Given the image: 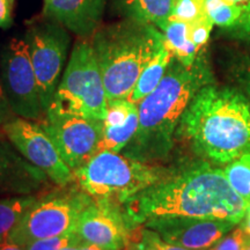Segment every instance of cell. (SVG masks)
Returning <instances> with one entry per match:
<instances>
[{
	"label": "cell",
	"mask_w": 250,
	"mask_h": 250,
	"mask_svg": "<svg viewBox=\"0 0 250 250\" xmlns=\"http://www.w3.org/2000/svg\"><path fill=\"white\" fill-rule=\"evenodd\" d=\"M8 1H11V2H12V4H13V1H14V0H8Z\"/></svg>",
	"instance_id": "obj_37"
},
{
	"label": "cell",
	"mask_w": 250,
	"mask_h": 250,
	"mask_svg": "<svg viewBox=\"0 0 250 250\" xmlns=\"http://www.w3.org/2000/svg\"><path fill=\"white\" fill-rule=\"evenodd\" d=\"M45 18L30 26L24 36L29 46L44 116L61 83L71 41L67 29L61 22L55 19Z\"/></svg>",
	"instance_id": "obj_8"
},
{
	"label": "cell",
	"mask_w": 250,
	"mask_h": 250,
	"mask_svg": "<svg viewBox=\"0 0 250 250\" xmlns=\"http://www.w3.org/2000/svg\"><path fill=\"white\" fill-rule=\"evenodd\" d=\"M73 175L74 182L93 198L111 199L122 205L164 180L159 167L109 151L96 153Z\"/></svg>",
	"instance_id": "obj_5"
},
{
	"label": "cell",
	"mask_w": 250,
	"mask_h": 250,
	"mask_svg": "<svg viewBox=\"0 0 250 250\" xmlns=\"http://www.w3.org/2000/svg\"><path fill=\"white\" fill-rule=\"evenodd\" d=\"M90 43L110 101L127 99L140 73L165 44V37L154 24L124 18L100 27Z\"/></svg>",
	"instance_id": "obj_4"
},
{
	"label": "cell",
	"mask_w": 250,
	"mask_h": 250,
	"mask_svg": "<svg viewBox=\"0 0 250 250\" xmlns=\"http://www.w3.org/2000/svg\"><path fill=\"white\" fill-rule=\"evenodd\" d=\"M132 229L117 202L94 198L78 218L74 233L83 243L121 250L129 245Z\"/></svg>",
	"instance_id": "obj_12"
},
{
	"label": "cell",
	"mask_w": 250,
	"mask_h": 250,
	"mask_svg": "<svg viewBox=\"0 0 250 250\" xmlns=\"http://www.w3.org/2000/svg\"><path fill=\"white\" fill-rule=\"evenodd\" d=\"M224 174L237 195L250 202V153L229 162Z\"/></svg>",
	"instance_id": "obj_21"
},
{
	"label": "cell",
	"mask_w": 250,
	"mask_h": 250,
	"mask_svg": "<svg viewBox=\"0 0 250 250\" xmlns=\"http://www.w3.org/2000/svg\"><path fill=\"white\" fill-rule=\"evenodd\" d=\"M138 234V240L132 242L138 250H191L165 241L158 233L147 227L142 228Z\"/></svg>",
	"instance_id": "obj_25"
},
{
	"label": "cell",
	"mask_w": 250,
	"mask_h": 250,
	"mask_svg": "<svg viewBox=\"0 0 250 250\" xmlns=\"http://www.w3.org/2000/svg\"><path fill=\"white\" fill-rule=\"evenodd\" d=\"M235 223L219 219L189 217L152 218L144 226L165 241L191 250H208L235 227Z\"/></svg>",
	"instance_id": "obj_13"
},
{
	"label": "cell",
	"mask_w": 250,
	"mask_h": 250,
	"mask_svg": "<svg viewBox=\"0 0 250 250\" xmlns=\"http://www.w3.org/2000/svg\"><path fill=\"white\" fill-rule=\"evenodd\" d=\"M156 26L164 34L166 45L169 48L174 58L186 66L192 65L203 49L197 48L190 40L189 24L183 21L168 19L159 22Z\"/></svg>",
	"instance_id": "obj_16"
},
{
	"label": "cell",
	"mask_w": 250,
	"mask_h": 250,
	"mask_svg": "<svg viewBox=\"0 0 250 250\" xmlns=\"http://www.w3.org/2000/svg\"><path fill=\"white\" fill-rule=\"evenodd\" d=\"M139 111L138 105H136L129 116L123 122L117 124L103 123L102 139L99 144L98 153L100 152H115L121 153L125 146L129 144L138 130Z\"/></svg>",
	"instance_id": "obj_19"
},
{
	"label": "cell",
	"mask_w": 250,
	"mask_h": 250,
	"mask_svg": "<svg viewBox=\"0 0 250 250\" xmlns=\"http://www.w3.org/2000/svg\"><path fill=\"white\" fill-rule=\"evenodd\" d=\"M37 195L0 198V240L7 239L24 212L37 201Z\"/></svg>",
	"instance_id": "obj_20"
},
{
	"label": "cell",
	"mask_w": 250,
	"mask_h": 250,
	"mask_svg": "<svg viewBox=\"0 0 250 250\" xmlns=\"http://www.w3.org/2000/svg\"><path fill=\"white\" fill-rule=\"evenodd\" d=\"M180 132L213 164H229L250 153V101L239 90L205 86L190 103Z\"/></svg>",
	"instance_id": "obj_3"
},
{
	"label": "cell",
	"mask_w": 250,
	"mask_h": 250,
	"mask_svg": "<svg viewBox=\"0 0 250 250\" xmlns=\"http://www.w3.org/2000/svg\"><path fill=\"white\" fill-rule=\"evenodd\" d=\"M15 116L11 105H9L8 99L6 96L4 86H2L1 78H0V126H2L5 123H7L9 120H12Z\"/></svg>",
	"instance_id": "obj_29"
},
{
	"label": "cell",
	"mask_w": 250,
	"mask_h": 250,
	"mask_svg": "<svg viewBox=\"0 0 250 250\" xmlns=\"http://www.w3.org/2000/svg\"><path fill=\"white\" fill-rule=\"evenodd\" d=\"M0 78L15 116L41 123L44 118L26 39H11L0 57Z\"/></svg>",
	"instance_id": "obj_9"
},
{
	"label": "cell",
	"mask_w": 250,
	"mask_h": 250,
	"mask_svg": "<svg viewBox=\"0 0 250 250\" xmlns=\"http://www.w3.org/2000/svg\"><path fill=\"white\" fill-rule=\"evenodd\" d=\"M108 96L92 43L78 41L45 114L76 115L103 121Z\"/></svg>",
	"instance_id": "obj_6"
},
{
	"label": "cell",
	"mask_w": 250,
	"mask_h": 250,
	"mask_svg": "<svg viewBox=\"0 0 250 250\" xmlns=\"http://www.w3.org/2000/svg\"><path fill=\"white\" fill-rule=\"evenodd\" d=\"M205 11L214 26L228 29L241 17L243 7L227 0H204Z\"/></svg>",
	"instance_id": "obj_22"
},
{
	"label": "cell",
	"mask_w": 250,
	"mask_h": 250,
	"mask_svg": "<svg viewBox=\"0 0 250 250\" xmlns=\"http://www.w3.org/2000/svg\"><path fill=\"white\" fill-rule=\"evenodd\" d=\"M80 246H71V247H65V248H62L61 250H80L79 248Z\"/></svg>",
	"instance_id": "obj_35"
},
{
	"label": "cell",
	"mask_w": 250,
	"mask_h": 250,
	"mask_svg": "<svg viewBox=\"0 0 250 250\" xmlns=\"http://www.w3.org/2000/svg\"><path fill=\"white\" fill-rule=\"evenodd\" d=\"M48 180L19 153L0 126V196L37 195L49 186Z\"/></svg>",
	"instance_id": "obj_14"
},
{
	"label": "cell",
	"mask_w": 250,
	"mask_h": 250,
	"mask_svg": "<svg viewBox=\"0 0 250 250\" xmlns=\"http://www.w3.org/2000/svg\"><path fill=\"white\" fill-rule=\"evenodd\" d=\"M234 39H237L250 44V4L243 8V12L235 24L225 29Z\"/></svg>",
	"instance_id": "obj_28"
},
{
	"label": "cell",
	"mask_w": 250,
	"mask_h": 250,
	"mask_svg": "<svg viewBox=\"0 0 250 250\" xmlns=\"http://www.w3.org/2000/svg\"><path fill=\"white\" fill-rule=\"evenodd\" d=\"M175 0H114L124 18L144 23L158 24L171 17Z\"/></svg>",
	"instance_id": "obj_17"
},
{
	"label": "cell",
	"mask_w": 250,
	"mask_h": 250,
	"mask_svg": "<svg viewBox=\"0 0 250 250\" xmlns=\"http://www.w3.org/2000/svg\"><path fill=\"white\" fill-rule=\"evenodd\" d=\"M80 250H116V249H110V248H104V247H100L96 245H90V243H83L80 245Z\"/></svg>",
	"instance_id": "obj_33"
},
{
	"label": "cell",
	"mask_w": 250,
	"mask_h": 250,
	"mask_svg": "<svg viewBox=\"0 0 250 250\" xmlns=\"http://www.w3.org/2000/svg\"><path fill=\"white\" fill-rule=\"evenodd\" d=\"M40 124L72 171L98 153L103 134V121L76 115L45 114Z\"/></svg>",
	"instance_id": "obj_11"
},
{
	"label": "cell",
	"mask_w": 250,
	"mask_h": 250,
	"mask_svg": "<svg viewBox=\"0 0 250 250\" xmlns=\"http://www.w3.org/2000/svg\"><path fill=\"white\" fill-rule=\"evenodd\" d=\"M173 59L174 56L165 42V44L161 46L160 50L152 58V61L148 62L147 66L144 68L140 73L136 86L133 87L132 92L130 93L126 100L138 105L161 83L162 78L165 77Z\"/></svg>",
	"instance_id": "obj_18"
},
{
	"label": "cell",
	"mask_w": 250,
	"mask_h": 250,
	"mask_svg": "<svg viewBox=\"0 0 250 250\" xmlns=\"http://www.w3.org/2000/svg\"><path fill=\"white\" fill-rule=\"evenodd\" d=\"M247 250H250V246L248 247V248H247Z\"/></svg>",
	"instance_id": "obj_38"
},
{
	"label": "cell",
	"mask_w": 250,
	"mask_h": 250,
	"mask_svg": "<svg viewBox=\"0 0 250 250\" xmlns=\"http://www.w3.org/2000/svg\"><path fill=\"white\" fill-rule=\"evenodd\" d=\"M93 199L78 184L72 189L37 198L15 225L7 240L22 247L36 240L74 232L78 218Z\"/></svg>",
	"instance_id": "obj_7"
},
{
	"label": "cell",
	"mask_w": 250,
	"mask_h": 250,
	"mask_svg": "<svg viewBox=\"0 0 250 250\" xmlns=\"http://www.w3.org/2000/svg\"><path fill=\"white\" fill-rule=\"evenodd\" d=\"M237 83L242 87L247 95L250 96V61L241 62L235 71Z\"/></svg>",
	"instance_id": "obj_30"
},
{
	"label": "cell",
	"mask_w": 250,
	"mask_h": 250,
	"mask_svg": "<svg viewBox=\"0 0 250 250\" xmlns=\"http://www.w3.org/2000/svg\"><path fill=\"white\" fill-rule=\"evenodd\" d=\"M227 1L233 2V4H235V5L242 6L243 8H245L247 5H249V4H250V0H227Z\"/></svg>",
	"instance_id": "obj_34"
},
{
	"label": "cell",
	"mask_w": 250,
	"mask_h": 250,
	"mask_svg": "<svg viewBox=\"0 0 250 250\" xmlns=\"http://www.w3.org/2000/svg\"><path fill=\"white\" fill-rule=\"evenodd\" d=\"M189 24V36L198 49H203L210 39V34L214 23L212 22L210 18L202 19V20L195 21Z\"/></svg>",
	"instance_id": "obj_27"
},
{
	"label": "cell",
	"mask_w": 250,
	"mask_h": 250,
	"mask_svg": "<svg viewBox=\"0 0 250 250\" xmlns=\"http://www.w3.org/2000/svg\"><path fill=\"white\" fill-rule=\"evenodd\" d=\"M0 250H24L22 247L8 241L7 239L0 240Z\"/></svg>",
	"instance_id": "obj_32"
},
{
	"label": "cell",
	"mask_w": 250,
	"mask_h": 250,
	"mask_svg": "<svg viewBox=\"0 0 250 250\" xmlns=\"http://www.w3.org/2000/svg\"><path fill=\"white\" fill-rule=\"evenodd\" d=\"M205 18H208V15L205 11L204 0H175L169 19L192 23Z\"/></svg>",
	"instance_id": "obj_23"
},
{
	"label": "cell",
	"mask_w": 250,
	"mask_h": 250,
	"mask_svg": "<svg viewBox=\"0 0 250 250\" xmlns=\"http://www.w3.org/2000/svg\"><path fill=\"white\" fill-rule=\"evenodd\" d=\"M250 246V235L241 227L230 230L208 250H247Z\"/></svg>",
	"instance_id": "obj_26"
},
{
	"label": "cell",
	"mask_w": 250,
	"mask_h": 250,
	"mask_svg": "<svg viewBox=\"0 0 250 250\" xmlns=\"http://www.w3.org/2000/svg\"><path fill=\"white\" fill-rule=\"evenodd\" d=\"M19 153L42 170L59 188L74 182L73 171L65 164L55 144L40 123L14 116L1 126Z\"/></svg>",
	"instance_id": "obj_10"
},
{
	"label": "cell",
	"mask_w": 250,
	"mask_h": 250,
	"mask_svg": "<svg viewBox=\"0 0 250 250\" xmlns=\"http://www.w3.org/2000/svg\"><path fill=\"white\" fill-rule=\"evenodd\" d=\"M127 246H129V248H127V250H138V249L136 248V247H134L133 243H130L129 242V245H127Z\"/></svg>",
	"instance_id": "obj_36"
},
{
	"label": "cell",
	"mask_w": 250,
	"mask_h": 250,
	"mask_svg": "<svg viewBox=\"0 0 250 250\" xmlns=\"http://www.w3.org/2000/svg\"><path fill=\"white\" fill-rule=\"evenodd\" d=\"M240 224H241L242 229L250 235V202L248 203V208H247V210H246L245 217H243L242 221Z\"/></svg>",
	"instance_id": "obj_31"
},
{
	"label": "cell",
	"mask_w": 250,
	"mask_h": 250,
	"mask_svg": "<svg viewBox=\"0 0 250 250\" xmlns=\"http://www.w3.org/2000/svg\"><path fill=\"white\" fill-rule=\"evenodd\" d=\"M211 83L213 76L203 50L190 66L174 58L161 83L138 104V130L121 153L143 162L167 155L184 112Z\"/></svg>",
	"instance_id": "obj_2"
},
{
	"label": "cell",
	"mask_w": 250,
	"mask_h": 250,
	"mask_svg": "<svg viewBox=\"0 0 250 250\" xmlns=\"http://www.w3.org/2000/svg\"><path fill=\"white\" fill-rule=\"evenodd\" d=\"M123 205L133 228L160 217L219 219L240 224L248 202L234 191L224 170L201 162L161 180Z\"/></svg>",
	"instance_id": "obj_1"
},
{
	"label": "cell",
	"mask_w": 250,
	"mask_h": 250,
	"mask_svg": "<svg viewBox=\"0 0 250 250\" xmlns=\"http://www.w3.org/2000/svg\"><path fill=\"white\" fill-rule=\"evenodd\" d=\"M107 0H44L43 13L77 36L92 37L101 27Z\"/></svg>",
	"instance_id": "obj_15"
},
{
	"label": "cell",
	"mask_w": 250,
	"mask_h": 250,
	"mask_svg": "<svg viewBox=\"0 0 250 250\" xmlns=\"http://www.w3.org/2000/svg\"><path fill=\"white\" fill-rule=\"evenodd\" d=\"M83 240L80 239L77 233L72 232L65 235H59L54 237H46V239L36 240L22 246L24 250H61L65 247L80 246L83 245Z\"/></svg>",
	"instance_id": "obj_24"
}]
</instances>
